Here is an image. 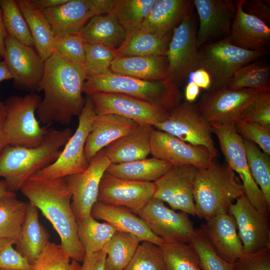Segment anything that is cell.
I'll return each mask as SVG.
<instances>
[{
  "label": "cell",
  "instance_id": "obj_1",
  "mask_svg": "<svg viewBox=\"0 0 270 270\" xmlns=\"http://www.w3.org/2000/svg\"><path fill=\"white\" fill-rule=\"evenodd\" d=\"M86 78L84 65L53 53L44 61L37 90L44 94L36 112L39 122L46 126L56 122L66 125L73 117L79 116L85 103L82 94Z\"/></svg>",
  "mask_w": 270,
  "mask_h": 270
},
{
  "label": "cell",
  "instance_id": "obj_2",
  "mask_svg": "<svg viewBox=\"0 0 270 270\" xmlns=\"http://www.w3.org/2000/svg\"><path fill=\"white\" fill-rule=\"evenodd\" d=\"M20 190L51 222L68 256L82 262L85 252L78 236L77 221L71 206L72 196L65 178L41 180L31 177Z\"/></svg>",
  "mask_w": 270,
  "mask_h": 270
},
{
  "label": "cell",
  "instance_id": "obj_3",
  "mask_svg": "<svg viewBox=\"0 0 270 270\" xmlns=\"http://www.w3.org/2000/svg\"><path fill=\"white\" fill-rule=\"evenodd\" d=\"M72 134L69 128H50L38 146H7L0 154V178L11 192L20 190L28 179L57 160Z\"/></svg>",
  "mask_w": 270,
  "mask_h": 270
},
{
  "label": "cell",
  "instance_id": "obj_4",
  "mask_svg": "<svg viewBox=\"0 0 270 270\" xmlns=\"http://www.w3.org/2000/svg\"><path fill=\"white\" fill-rule=\"evenodd\" d=\"M244 194L236 172L228 164L214 160L208 168L198 170L194 192L195 216L206 221L228 213L230 205Z\"/></svg>",
  "mask_w": 270,
  "mask_h": 270
},
{
  "label": "cell",
  "instance_id": "obj_5",
  "mask_svg": "<svg viewBox=\"0 0 270 270\" xmlns=\"http://www.w3.org/2000/svg\"><path fill=\"white\" fill-rule=\"evenodd\" d=\"M98 92L128 95L166 112L170 111L181 103L182 98L179 87L166 79L145 80L112 72L86 78L83 92L88 95Z\"/></svg>",
  "mask_w": 270,
  "mask_h": 270
},
{
  "label": "cell",
  "instance_id": "obj_6",
  "mask_svg": "<svg viewBox=\"0 0 270 270\" xmlns=\"http://www.w3.org/2000/svg\"><path fill=\"white\" fill-rule=\"evenodd\" d=\"M42 100L39 94L32 92L24 96L12 95L4 102V128L9 145L36 148L42 144L48 130L36 116Z\"/></svg>",
  "mask_w": 270,
  "mask_h": 270
},
{
  "label": "cell",
  "instance_id": "obj_7",
  "mask_svg": "<svg viewBox=\"0 0 270 270\" xmlns=\"http://www.w3.org/2000/svg\"><path fill=\"white\" fill-rule=\"evenodd\" d=\"M268 53L241 48L231 44L228 37L202 46L199 48L200 66L210 77L208 91L226 88L239 68Z\"/></svg>",
  "mask_w": 270,
  "mask_h": 270
},
{
  "label": "cell",
  "instance_id": "obj_8",
  "mask_svg": "<svg viewBox=\"0 0 270 270\" xmlns=\"http://www.w3.org/2000/svg\"><path fill=\"white\" fill-rule=\"evenodd\" d=\"M96 115L90 100L86 96L84 107L78 116V128L64 146L58 158L54 163L32 177L41 180H54L85 170L90 162L84 154V146Z\"/></svg>",
  "mask_w": 270,
  "mask_h": 270
},
{
  "label": "cell",
  "instance_id": "obj_9",
  "mask_svg": "<svg viewBox=\"0 0 270 270\" xmlns=\"http://www.w3.org/2000/svg\"><path fill=\"white\" fill-rule=\"evenodd\" d=\"M210 124L228 165L240 180L244 194L258 210L269 218L270 206L250 174L244 140L236 132L234 124Z\"/></svg>",
  "mask_w": 270,
  "mask_h": 270
},
{
  "label": "cell",
  "instance_id": "obj_10",
  "mask_svg": "<svg viewBox=\"0 0 270 270\" xmlns=\"http://www.w3.org/2000/svg\"><path fill=\"white\" fill-rule=\"evenodd\" d=\"M196 23L192 10L174 29L166 54V80L178 86L200 68Z\"/></svg>",
  "mask_w": 270,
  "mask_h": 270
},
{
  "label": "cell",
  "instance_id": "obj_11",
  "mask_svg": "<svg viewBox=\"0 0 270 270\" xmlns=\"http://www.w3.org/2000/svg\"><path fill=\"white\" fill-rule=\"evenodd\" d=\"M154 127L185 142L206 147L214 158L218 155L210 124L195 102H182L168 112L165 120Z\"/></svg>",
  "mask_w": 270,
  "mask_h": 270
},
{
  "label": "cell",
  "instance_id": "obj_12",
  "mask_svg": "<svg viewBox=\"0 0 270 270\" xmlns=\"http://www.w3.org/2000/svg\"><path fill=\"white\" fill-rule=\"evenodd\" d=\"M134 214L144 220L152 232L165 243H190L196 231L188 214L176 212L154 198Z\"/></svg>",
  "mask_w": 270,
  "mask_h": 270
},
{
  "label": "cell",
  "instance_id": "obj_13",
  "mask_svg": "<svg viewBox=\"0 0 270 270\" xmlns=\"http://www.w3.org/2000/svg\"><path fill=\"white\" fill-rule=\"evenodd\" d=\"M260 92L227 88L206 91L196 104L199 111L209 123L235 124Z\"/></svg>",
  "mask_w": 270,
  "mask_h": 270
},
{
  "label": "cell",
  "instance_id": "obj_14",
  "mask_svg": "<svg viewBox=\"0 0 270 270\" xmlns=\"http://www.w3.org/2000/svg\"><path fill=\"white\" fill-rule=\"evenodd\" d=\"M97 115L115 114L140 125L154 126L166 120L168 112L136 98L118 93L94 92L86 95Z\"/></svg>",
  "mask_w": 270,
  "mask_h": 270
},
{
  "label": "cell",
  "instance_id": "obj_15",
  "mask_svg": "<svg viewBox=\"0 0 270 270\" xmlns=\"http://www.w3.org/2000/svg\"><path fill=\"white\" fill-rule=\"evenodd\" d=\"M110 164L103 148L90 160L85 170L64 178L72 194L71 206L76 221L90 215L102 178Z\"/></svg>",
  "mask_w": 270,
  "mask_h": 270
},
{
  "label": "cell",
  "instance_id": "obj_16",
  "mask_svg": "<svg viewBox=\"0 0 270 270\" xmlns=\"http://www.w3.org/2000/svg\"><path fill=\"white\" fill-rule=\"evenodd\" d=\"M3 60L16 88L37 92L44 72V61L33 46L25 45L6 34Z\"/></svg>",
  "mask_w": 270,
  "mask_h": 270
},
{
  "label": "cell",
  "instance_id": "obj_17",
  "mask_svg": "<svg viewBox=\"0 0 270 270\" xmlns=\"http://www.w3.org/2000/svg\"><path fill=\"white\" fill-rule=\"evenodd\" d=\"M114 2V0H68L42 12L54 36L80 34L92 18L109 12Z\"/></svg>",
  "mask_w": 270,
  "mask_h": 270
},
{
  "label": "cell",
  "instance_id": "obj_18",
  "mask_svg": "<svg viewBox=\"0 0 270 270\" xmlns=\"http://www.w3.org/2000/svg\"><path fill=\"white\" fill-rule=\"evenodd\" d=\"M150 154L173 166L190 165L198 169L208 168L215 158L204 146L185 142L164 132L152 130Z\"/></svg>",
  "mask_w": 270,
  "mask_h": 270
},
{
  "label": "cell",
  "instance_id": "obj_19",
  "mask_svg": "<svg viewBox=\"0 0 270 270\" xmlns=\"http://www.w3.org/2000/svg\"><path fill=\"white\" fill-rule=\"evenodd\" d=\"M198 170L190 165L173 166L154 182L153 198L167 202L172 210L196 216L194 192Z\"/></svg>",
  "mask_w": 270,
  "mask_h": 270
},
{
  "label": "cell",
  "instance_id": "obj_20",
  "mask_svg": "<svg viewBox=\"0 0 270 270\" xmlns=\"http://www.w3.org/2000/svg\"><path fill=\"white\" fill-rule=\"evenodd\" d=\"M235 219L245 254L270 248L268 218L262 214L244 194L228 208Z\"/></svg>",
  "mask_w": 270,
  "mask_h": 270
},
{
  "label": "cell",
  "instance_id": "obj_21",
  "mask_svg": "<svg viewBox=\"0 0 270 270\" xmlns=\"http://www.w3.org/2000/svg\"><path fill=\"white\" fill-rule=\"evenodd\" d=\"M156 190L154 182L122 179L105 172L100 184L97 202L124 206L135 213L154 197Z\"/></svg>",
  "mask_w": 270,
  "mask_h": 270
},
{
  "label": "cell",
  "instance_id": "obj_22",
  "mask_svg": "<svg viewBox=\"0 0 270 270\" xmlns=\"http://www.w3.org/2000/svg\"><path fill=\"white\" fill-rule=\"evenodd\" d=\"M199 20L198 46L227 38L236 12L233 0H194Z\"/></svg>",
  "mask_w": 270,
  "mask_h": 270
},
{
  "label": "cell",
  "instance_id": "obj_23",
  "mask_svg": "<svg viewBox=\"0 0 270 270\" xmlns=\"http://www.w3.org/2000/svg\"><path fill=\"white\" fill-rule=\"evenodd\" d=\"M200 228L217 254L227 262L234 264L245 254L235 219L228 212L210 218Z\"/></svg>",
  "mask_w": 270,
  "mask_h": 270
},
{
  "label": "cell",
  "instance_id": "obj_24",
  "mask_svg": "<svg viewBox=\"0 0 270 270\" xmlns=\"http://www.w3.org/2000/svg\"><path fill=\"white\" fill-rule=\"evenodd\" d=\"M244 0H236V12L228 36L232 44L252 51L268 50L270 28L258 18L246 12Z\"/></svg>",
  "mask_w": 270,
  "mask_h": 270
},
{
  "label": "cell",
  "instance_id": "obj_25",
  "mask_svg": "<svg viewBox=\"0 0 270 270\" xmlns=\"http://www.w3.org/2000/svg\"><path fill=\"white\" fill-rule=\"evenodd\" d=\"M90 215L95 219L109 223L118 230L136 236L141 242H150L160 246L165 244L152 232L144 220L126 207L96 202L92 208Z\"/></svg>",
  "mask_w": 270,
  "mask_h": 270
},
{
  "label": "cell",
  "instance_id": "obj_26",
  "mask_svg": "<svg viewBox=\"0 0 270 270\" xmlns=\"http://www.w3.org/2000/svg\"><path fill=\"white\" fill-rule=\"evenodd\" d=\"M139 125L131 119L115 114L96 115L84 146L88 160L90 162L99 151Z\"/></svg>",
  "mask_w": 270,
  "mask_h": 270
},
{
  "label": "cell",
  "instance_id": "obj_27",
  "mask_svg": "<svg viewBox=\"0 0 270 270\" xmlns=\"http://www.w3.org/2000/svg\"><path fill=\"white\" fill-rule=\"evenodd\" d=\"M194 6L190 0H156L140 29L162 36L172 34Z\"/></svg>",
  "mask_w": 270,
  "mask_h": 270
},
{
  "label": "cell",
  "instance_id": "obj_28",
  "mask_svg": "<svg viewBox=\"0 0 270 270\" xmlns=\"http://www.w3.org/2000/svg\"><path fill=\"white\" fill-rule=\"evenodd\" d=\"M151 126L139 125L104 148L111 164H122L145 159L150 152Z\"/></svg>",
  "mask_w": 270,
  "mask_h": 270
},
{
  "label": "cell",
  "instance_id": "obj_29",
  "mask_svg": "<svg viewBox=\"0 0 270 270\" xmlns=\"http://www.w3.org/2000/svg\"><path fill=\"white\" fill-rule=\"evenodd\" d=\"M50 236L39 220L38 209L27 202L26 216L15 244L16 250L31 264L50 242Z\"/></svg>",
  "mask_w": 270,
  "mask_h": 270
},
{
  "label": "cell",
  "instance_id": "obj_30",
  "mask_svg": "<svg viewBox=\"0 0 270 270\" xmlns=\"http://www.w3.org/2000/svg\"><path fill=\"white\" fill-rule=\"evenodd\" d=\"M167 66L166 56H117L110 70L116 74L157 81L166 78Z\"/></svg>",
  "mask_w": 270,
  "mask_h": 270
},
{
  "label": "cell",
  "instance_id": "obj_31",
  "mask_svg": "<svg viewBox=\"0 0 270 270\" xmlns=\"http://www.w3.org/2000/svg\"><path fill=\"white\" fill-rule=\"evenodd\" d=\"M80 34L86 44H102L116 50L122 45L126 36L112 10L92 18Z\"/></svg>",
  "mask_w": 270,
  "mask_h": 270
},
{
  "label": "cell",
  "instance_id": "obj_32",
  "mask_svg": "<svg viewBox=\"0 0 270 270\" xmlns=\"http://www.w3.org/2000/svg\"><path fill=\"white\" fill-rule=\"evenodd\" d=\"M26 20L34 44V47L45 61L54 52V34L42 12L30 0H16Z\"/></svg>",
  "mask_w": 270,
  "mask_h": 270
},
{
  "label": "cell",
  "instance_id": "obj_33",
  "mask_svg": "<svg viewBox=\"0 0 270 270\" xmlns=\"http://www.w3.org/2000/svg\"><path fill=\"white\" fill-rule=\"evenodd\" d=\"M173 166L152 158L122 164H110L106 172L116 178L139 182H154Z\"/></svg>",
  "mask_w": 270,
  "mask_h": 270
},
{
  "label": "cell",
  "instance_id": "obj_34",
  "mask_svg": "<svg viewBox=\"0 0 270 270\" xmlns=\"http://www.w3.org/2000/svg\"><path fill=\"white\" fill-rule=\"evenodd\" d=\"M172 34L162 36L140 29L134 31L116 49L117 56H166Z\"/></svg>",
  "mask_w": 270,
  "mask_h": 270
},
{
  "label": "cell",
  "instance_id": "obj_35",
  "mask_svg": "<svg viewBox=\"0 0 270 270\" xmlns=\"http://www.w3.org/2000/svg\"><path fill=\"white\" fill-rule=\"evenodd\" d=\"M136 236L118 230L106 244L104 270H124L141 242Z\"/></svg>",
  "mask_w": 270,
  "mask_h": 270
},
{
  "label": "cell",
  "instance_id": "obj_36",
  "mask_svg": "<svg viewBox=\"0 0 270 270\" xmlns=\"http://www.w3.org/2000/svg\"><path fill=\"white\" fill-rule=\"evenodd\" d=\"M77 228L85 255L102 250L118 231L109 223L100 222L91 215L77 220Z\"/></svg>",
  "mask_w": 270,
  "mask_h": 270
},
{
  "label": "cell",
  "instance_id": "obj_37",
  "mask_svg": "<svg viewBox=\"0 0 270 270\" xmlns=\"http://www.w3.org/2000/svg\"><path fill=\"white\" fill-rule=\"evenodd\" d=\"M27 212V202L14 192L0 198V238H18Z\"/></svg>",
  "mask_w": 270,
  "mask_h": 270
},
{
  "label": "cell",
  "instance_id": "obj_38",
  "mask_svg": "<svg viewBox=\"0 0 270 270\" xmlns=\"http://www.w3.org/2000/svg\"><path fill=\"white\" fill-rule=\"evenodd\" d=\"M226 88L270 91L269 65L256 60L242 66L234 73Z\"/></svg>",
  "mask_w": 270,
  "mask_h": 270
},
{
  "label": "cell",
  "instance_id": "obj_39",
  "mask_svg": "<svg viewBox=\"0 0 270 270\" xmlns=\"http://www.w3.org/2000/svg\"><path fill=\"white\" fill-rule=\"evenodd\" d=\"M156 0H114L112 10L128 34L140 28Z\"/></svg>",
  "mask_w": 270,
  "mask_h": 270
},
{
  "label": "cell",
  "instance_id": "obj_40",
  "mask_svg": "<svg viewBox=\"0 0 270 270\" xmlns=\"http://www.w3.org/2000/svg\"><path fill=\"white\" fill-rule=\"evenodd\" d=\"M244 140L246 157L250 174L270 206V160L254 143Z\"/></svg>",
  "mask_w": 270,
  "mask_h": 270
},
{
  "label": "cell",
  "instance_id": "obj_41",
  "mask_svg": "<svg viewBox=\"0 0 270 270\" xmlns=\"http://www.w3.org/2000/svg\"><path fill=\"white\" fill-rule=\"evenodd\" d=\"M0 7L6 34L21 43L34 47L30 30L16 0H0Z\"/></svg>",
  "mask_w": 270,
  "mask_h": 270
},
{
  "label": "cell",
  "instance_id": "obj_42",
  "mask_svg": "<svg viewBox=\"0 0 270 270\" xmlns=\"http://www.w3.org/2000/svg\"><path fill=\"white\" fill-rule=\"evenodd\" d=\"M162 248L167 270H202L198 256L189 243H165Z\"/></svg>",
  "mask_w": 270,
  "mask_h": 270
},
{
  "label": "cell",
  "instance_id": "obj_43",
  "mask_svg": "<svg viewBox=\"0 0 270 270\" xmlns=\"http://www.w3.org/2000/svg\"><path fill=\"white\" fill-rule=\"evenodd\" d=\"M116 56V49L102 44L86 43L84 66L87 78L110 72Z\"/></svg>",
  "mask_w": 270,
  "mask_h": 270
},
{
  "label": "cell",
  "instance_id": "obj_44",
  "mask_svg": "<svg viewBox=\"0 0 270 270\" xmlns=\"http://www.w3.org/2000/svg\"><path fill=\"white\" fill-rule=\"evenodd\" d=\"M189 244L198 254L202 270H233V264L227 262L217 254L200 228L196 229Z\"/></svg>",
  "mask_w": 270,
  "mask_h": 270
},
{
  "label": "cell",
  "instance_id": "obj_45",
  "mask_svg": "<svg viewBox=\"0 0 270 270\" xmlns=\"http://www.w3.org/2000/svg\"><path fill=\"white\" fill-rule=\"evenodd\" d=\"M124 270H167L161 248L150 242H142Z\"/></svg>",
  "mask_w": 270,
  "mask_h": 270
},
{
  "label": "cell",
  "instance_id": "obj_46",
  "mask_svg": "<svg viewBox=\"0 0 270 270\" xmlns=\"http://www.w3.org/2000/svg\"><path fill=\"white\" fill-rule=\"evenodd\" d=\"M35 270H81L79 262L72 260L61 244L50 242L35 264Z\"/></svg>",
  "mask_w": 270,
  "mask_h": 270
},
{
  "label": "cell",
  "instance_id": "obj_47",
  "mask_svg": "<svg viewBox=\"0 0 270 270\" xmlns=\"http://www.w3.org/2000/svg\"><path fill=\"white\" fill-rule=\"evenodd\" d=\"M86 43L80 34L55 36L53 53L68 62L84 65Z\"/></svg>",
  "mask_w": 270,
  "mask_h": 270
},
{
  "label": "cell",
  "instance_id": "obj_48",
  "mask_svg": "<svg viewBox=\"0 0 270 270\" xmlns=\"http://www.w3.org/2000/svg\"><path fill=\"white\" fill-rule=\"evenodd\" d=\"M238 134L244 140L256 144L264 152L270 154V127L257 122L238 120L234 124Z\"/></svg>",
  "mask_w": 270,
  "mask_h": 270
},
{
  "label": "cell",
  "instance_id": "obj_49",
  "mask_svg": "<svg viewBox=\"0 0 270 270\" xmlns=\"http://www.w3.org/2000/svg\"><path fill=\"white\" fill-rule=\"evenodd\" d=\"M240 120L270 127V91L260 92L244 111Z\"/></svg>",
  "mask_w": 270,
  "mask_h": 270
},
{
  "label": "cell",
  "instance_id": "obj_50",
  "mask_svg": "<svg viewBox=\"0 0 270 270\" xmlns=\"http://www.w3.org/2000/svg\"><path fill=\"white\" fill-rule=\"evenodd\" d=\"M16 240L0 238V269L4 270H35V265L30 264L12 245Z\"/></svg>",
  "mask_w": 270,
  "mask_h": 270
},
{
  "label": "cell",
  "instance_id": "obj_51",
  "mask_svg": "<svg viewBox=\"0 0 270 270\" xmlns=\"http://www.w3.org/2000/svg\"><path fill=\"white\" fill-rule=\"evenodd\" d=\"M233 270H270V248L245 254L233 264Z\"/></svg>",
  "mask_w": 270,
  "mask_h": 270
},
{
  "label": "cell",
  "instance_id": "obj_52",
  "mask_svg": "<svg viewBox=\"0 0 270 270\" xmlns=\"http://www.w3.org/2000/svg\"><path fill=\"white\" fill-rule=\"evenodd\" d=\"M243 9L268 26L270 23V8L268 2L262 0H244Z\"/></svg>",
  "mask_w": 270,
  "mask_h": 270
},
{
  "label": "cell",
  "instance_id": "obj_53",
  "mask_svg": "<svg viewBox=\"0 0 270 270\" xmlns=\"http://www.w3.org/2000/svg\"><path fill=\"white\" fill-rule=\"evenodd\" d=\"M106 252L104 250L86 254L81 270H104Z\"/></svg>",
  "mask_w": 270,
  "mask_h": 270
},
{
  "label": "cell",
  "instance_id": "obj_54",
  "mask_svg": "<svg viewBox=\"0 0 270 270\" xmlns=\"http://www.w3.org/2000/svg\"><path fill=\"white\" fill-rule=\"evenodd\" d=\"M192 73V82L200 88L208 91L211 86V79L208 73L201 67Z\"/></svg>",
  "mask_w": 270,
  "mask_h": 270
},
{
  "label": "cell",
  "instance_id": "obj_55",
  "mask_svg": "<svg viewBox=\"0 0 270 270\" xmlns=\"http://www.w3.org/2000/svg\"><path fill=\"white\" fill-rule=\"evenodd\" d=\"M5 106L4 102L0 101V154L8 145V142L4 132Z\"/></svg>",
  "mask_w": 270,
  "mask_h": 270
},
{
  "label": "cell",
  "instance_id": "obj_56",
  "mask_svg": "<svg viewBox=\"0 0 270 270\" xmlns=\"http://www.w3.org/2000/svg\"><path fill=\"white\" fill-rule=\"evenodd\" d=\"M32 3L40 10L54 8L64 3L68 0H30Z\"/></svg>",
  "mask_w": 270,
  "mask_h": 270
},
{
  "label": "cell",
  "instance_id": "obj_57",
  "mask_svg": "<svg viewBox=\"0 0 270 270\" xmlns=\"http://www.w3.org/2000/svg\"><path fill=\"white\" fill-rule=\"evenodd\" d=\"M200 92V88L192 81L184 88L185 100L189 102H194Z\"/></svg>",
  "mask_w": 270,
  "mask_h": 270
},
{
  "label": "cell",
  "instance_id": "obj_58",
  "mask_svg": "<svg viewBox=\"0 0 270 270\" xmlns=\"http://www.w3.org/2000/svg\"><path fill=\"white\" fill-rule=\"evenodd\" d=\"M6 32L4 25L2 12L0 7V56L4 58L5 54V38Z\"/></svg>",
  "mask_w": 270,
  "mask_h": 270
},
{
  "label": "cell",
  "instance_id": "obj_59",
  "mask_svg": "<svg viewBox=\"0 0 270 270\" xmlns=\"http://www.w3.org/2000/svg\"><path fill=\"white\" fill-rule=\"evenodd\" d=\"M12 76L4 60L0 61V82L3 80H12Z\"/></svg>",
  "mask_w": 270,
  "mask_h": 270
},
{
  "label": "cell",
  "instance_id": "obj_60",
  "mask_svg": "<svg viewBox=\"0 0 270 270\" xmlns=\"http://www.w3.org/2000/svg\"><path fill=\"white\" fill-rule=\"evenodd\" d=\"M8 188L4 180H0V198L13 193Z\"/></svg>",
  "mask_w": 270,
  "mask_h": 270
},
{
  "label": "cell",
  "instance_id": "obj_61",
  "mask_svg": "<svg viewBox=\"0 0 270 270\" xmlns=\"http://www.w3.org/2000/svg\"><path fill=\"white\" fill-rule=\"evenodd\" d=\"M2 60H3L2 58L0 56V61Z\"/></svg>",
  "mask_w": 270,
  "mask_h": 270
},
{
  "label": "cell",
  "instance_id": "obj_62",
  "mask_svg": "<svg viewBox=\"0 0 270 270\" xmlns=\"http://www.w3.org/2000/svg\"></svg>",
  "mask_w": 270,
  "mask_h": 270
}]
</instances>
